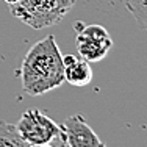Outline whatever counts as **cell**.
I'll return each mask as SVG.
<instances>
[{"instance_id":"6da1fadb","label":"cell","mask_w":147,"mask_h":147,"mask_svg":"<svg viewBox=\"0 0 147 147\" xmlns=\"http://www.w3.org/2000/svg\"><path fill=\"white\" fill-rule=\"evenodd\" d=\"M20 82L27 96L36 97L59 88L64 83V66L53 34L38 41L22 59Z\"/></svg>"},{"instance_id":"7a4b0ae2","label":"cell","mask_w":147,"mask_h":147,"mask_svg":"<svg viewBox=\"0 0 147 147\" xmlns=\"http://www.w3.org/2000/svg\"><path fill=\"white\" fill-rule=\"evenodd\" d=\"M75 0H19L9 6V13L34 30L57 25L71 11Z\"/></svg>"},{"instance_id":"3957f363","label":"cell","mask_w":147,"mask_h":147,"mask_svg":"<svg viewBox=\"0 0 147 147\" xmlns=\"http://www.w3.org/2000/svg\"><path fill=\"white\" fill-rule=\"evenodd\" d=\"M17 131L28 144H45L59 139L61 125L49 117L39 108H30L24 111L16 124Z\"/></svg>"},{"instance_id":"277c9868","label":"cell","mask_w":147,"mask_h":147,"mask_svg":"<svg viewBox=\"0 0 147 147\" xmlns=\"http://www.w3.org/2000/svg\"><path fill=\"white\" fill-rule=\"evenodd\" d=\"M75 30L78 55L88 63L102 61L113 47V39L107 28L102 25H97V24L83 25L82 22H77Z\"/></svg>"},{"instance_id":"5b68a950","label":"cell","mask_w":147,"mask_h":147,"mask_svg":"<svg viewBox=\"0 0 147 147\" xmlns=\"http://www.w3.org/2000/svg\"><path fill=\"white\" fill-rule=\"evenodd\" d=\"M59 141L61 147H103V142L82 114L69 116L63 122Z\"/></svg>"},{"instance_id":"8992f818","label":"cell","mask_w":147,"mask_h":147,"mask_svg":"<svg viewBox=\"0 0 147 147\" xmlns=\"http://www.w3.org/2000/svg\"><path fill=\"white\" fill-rule=\"evenodd\" d=\"M64 66V82L72 86H86L92 80V67L91 63L77 55H66L63 57Z\"/></svg>"},{"instance_id":"52a82bcc","label":"cell","mask_w":147,"mask_h":147,"mask_svg":"<svg viewBox=\"0 0 147 147\" xmlns=\"http://www.w3.org/2000/svg\"><path fill=\"white\" fill-rule=\"evenodd\" d=\"M30 144L20 136L16 125L0 121V147H28Z\"/></svg>"},{"instance_id":"ba28073f","label":"cell","mask_w":147,"mask_h":147,"mask_svg":"<svg viewBox=\"0 0 147 147\" xmlns=\"http://www.w3.org/2000/svg\"><path fill=\"white\" fill-rule=\"evenodd\" d=\"M124 3L138 25L147 31V0H124Z\"/></svg>"},{"instance_id":"9c48e42d","label":"cell","mask_w":147,"mask_h":147,"mask_svg":"<svg viewBox=\"0 0 147 147\" xmlns=\"http://www.w3.org/2000/svg\"><path fill=\"white\" fill-rule=\"evenodd\" d=\"M28 147H55V146H52V142H45V144H30Z\"/></svg>"},{"instance_id":"30bf717a","label":"cell","mask_w":147,"mask_h":147,"mask_svg":"<svg viewBox=\"0 0 147 147\" xmlns=\"http://www.w3.org/2000/svg\"><path fill=\"white\" fill-rule=\"evenodd\" d=\"M3 2H5L6 5H9V6H11V5H14V3H17L19 0H3Z\"/></svg>"},{"instance_id":"8fae6325","label":"cell","mask_w":147,"mask_h":147,"mask_svg":"<svg viewBox=\"0 0 147 147\" xmlns=\"http://www.w3.org/2000/svg\"><path fill=\"white\" fill-rule=\"evenodd\" d=\"M103 147H107V146H105V144H103Z\"/></svg>"}]
</instances>
